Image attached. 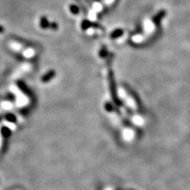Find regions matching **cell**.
Returning a JSON list of instances; mask_svg holds the SVG:
<instances>
[{
    "label": "cell",
    "mask_w": 190,
    "mask_h": 190,
    "mask_svg": "<svg viewBox=\"0 0 190 190\" xmlns=\"http://www.w3.org/2000/svg\"><path fill=\"white\" fill-rule=\"evenodd\" d=\"M118 94L121 100L123 101L124 104L126 105L127 108L132 111H136L138 109V105H137L135 100L134 98H132L131 94L127 93L125 90L123 88H118Z\"/></svg>",
    "instance_id": "cell-1"
}]
</instances>
